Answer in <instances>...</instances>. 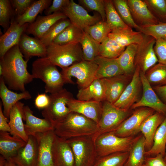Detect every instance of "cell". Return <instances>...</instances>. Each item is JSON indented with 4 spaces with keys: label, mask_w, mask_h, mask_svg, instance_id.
<instances>
[{
    "label": "cell",
    "mask_w": 166,
    "mask_h": 166,
    "mask_svg": "<svg viewBox=\"0 0 166 166\" xmlns=\"http://www.w3.org/2000/svg\"><path fill=\"white\" fill-rule=\"evenodd\" d=\"M97 68L98 65L94 61L83 60L62 69L61 73L65 83H73L72 78L74 77L81 89L88 86L95 79Z\"/></svg>",
    "instance_id": "cell-8"
},
{
    "label": "cell",
    "mask_w": 166,
    "mask_h": 166,
    "mask_svg": "<svg viewBox=\"0 0 166 166\" xmlns=\"http://www.w3.org/2000/svg\"><path fill=\"white\" fill-rule=\"evenodd\" d=\"M50 102L49 96L45 93L38 94L35 99L34 104L39 109H44L49 106Z\"/></svg>",
    "instance_id": "cell-52"
},
{
    "label": "cell",
    "mask_w": 166,
    "mask_h": 166,
    "mask_svg": "<svg viewBox=\"0 0 166 166\" xmlns=\"http://www.w3.org/2000/svg\"><path fill=\"white\" fill-rule=\"evenodd\" d=\"M0 166H19L11 160L6 159L3 163L0 165Z\"/></svg>",
    "instance_id": "cell-56"
},
{
    "label": "cell",
    "mask_w": 166,
    "mask_h": 166,
    "mask_svg": "<svg viewBox=\"0 0 166 166\" xmlns=\"http://www.w3.org/2000/svg\"><path fill=\"white\" fill-rule=\"evenodd\" d=\"M153 88L160 100L166 104V85L155 86Z\"/></svg>",
    "instance_id": "cell-55"
},
{
    "label": "cell",
    "mask_w": 166,
    "mask_h": 166,
    "mask_svg": "<svg viewBox=\"0 0 166 166\" xmlns=\"http://www.w3.org/2000/svg\"><path fill=\"white\" fill-rule=\"evenodd\" d=\"M70 21L71 24L84 31L87 27L102 20L100 16L91 15L82 6L70 0L61 11Z\"/></svg>",
    "instance_id": "cell-10"
},
{
    "label": "cell",
    "mask_w": 166,
    "mask_h": 166,
    "mask_svg": "<svg viewBox=\"0 0 166 166\" xmlns=\"http://www.w3.org/2000/svg\"><path fill=\"white\" fill-rule=\"evenodd\" d=\"M166 115L156 112L148 117L143 121L139 129L145 138V149L148 151L152 147L156 132L163 121Z\"/></svg>",
    "instance_id": "cell-28"
},
{
    "label": "cell",
    "mask_w": 166,
    "mask_h": 166,
    "mask_svg": "<svg viewBox=\"0 0 166 166\" xmlns=\"http://www.w3.org/2000/svg\"><path fill=\"white\" fill-rule=\"evenodd\" d=\"M58 137L64 140L93 135L97 132V124L80 113L70 112L53 126Z\"/></svg>",
    "instance_id": "cell-2"
},
{
    "label": "cell",
    "mask_w": 166,
    "mask_h": 166,
    "mask_svg": "<svg viewBox=\"0 0 166 166\" xmlns=\"http://www.w3.org/2000/svg\"><path fill=\"white\" fill-rule=\"evenodd\" d=\"M144 34L139 31H134L130 27L112 30L108 36L114 39L121 46L126 47L132 44H140L142 41Z\"/></svg>",
    "instance_id": "cell-31"
},
{
    "label": "cell",
    "mask_w": 166,
    "mask_h": 166,
    "mask_svg": "<svg viewBox=\"0 0 166 166\" xmlns=\"http://www.w3.org/2000/svg\"><path fill=\"white\" fill-rule=\"evenodd\" d=\"M0 97L3 106L4 114L9 119L11 110L15 104L22 99H30L32 97L30 93L26 90L19 93L11 91L7 87L2 78L0 77Z\"/></svg>",
    "instance_id": "cell-23"
},
{
    "label": "cell",
    "mask_w": 166,
    "mask_h": 166,
    "mask_svg": "<svg viewBox=\"0 0 166 166\" xmlns=\"http://www.w3.org/2000/svg\"><path fill=\"white\" fill-rule=\"evenodd\" d=\"M141 86L140 71L138 68L136 67L130 82L119 98L113 104L119 108L129 110L139 100Z\"/></svg>",
    "instance_id": "cell-14"
},
{
    "label": "cell",
    "mask_w": 166,
    "mask_h": 166,
    "mask_svg": "<svg viewBox=\"0 0 166 166\" xmlns=\"http://www.w3.org/2000/svg\"><path fill=\"white\" fill-rule=\"evenodd\" d=\"M80 43L84 60L93 61L96 57L99 56L100 43L95 41L85 31Z\"/></svg>",
    "instance_id": "cell-37"
},
{
    "label": "cell",
    "mask_w": 166,
    "mask_h": 166,
    "mask_svg": "<svg viewBox=\"0 0 166 166\" xmlns=\"http://www.w3.org/2000/svg\"><path fill=\"white\" fill-rule=\"evenodd\" d=\"M106 22L112 30L130 27L122 20L113 5L112 0H105Z\"/></svg>",
    "instance_id": "cell-39"
},
{
    "label": "cell",
    "mask_w": 166,
    "mask_h": 166,
    "mask_svg": "<svg viewBox=\"0 0 166 166\" xmlns=\"http://www.w3.org/2000/svg\"><path fill=\"white\" fill-rule=\"evenodd\" d=\"M164 156L158 154L154 157L145 158L144 163L149 166H166V162Z\"/></svg>",
    "instance_id": "cell-53"
},
{
    "label": "cell",
    "mask_w": 166,
    "mask_h": 166,
    "mask_svg": "<svg viewBox=\"0 0 166 166\" xmlns=\"http://www.w3.org/2000/svg\"><path fill=\"white\" fill-rule=\"evenodd\" d=\"M114 7L119 15L128 26L138 31L139 26L134 22L126 0H112Z\"/></svg>",
    "instance_id": "cell-44"
},
{
    "label": "cell",
    "mask_w": 166,
    "mask_h": 166,
    "mask_svg": "<svg viewBox=\"0 0 166 166\" xmlns=\"http://www.w3.org/2000/svg\"><path fill=\"white\" fill-rule=\"evenodd\" d=\"M166 116L156 132L152 148L146 151L145 155L156 156L160 154L164 157L166 154Z\"/></svg>",
    "instance_id": "cell-35"
},
{
    "label": "cell",
    "mask_w": 166,
    "mask_h": 166,
    "mask_svg": "<svg viewBox=\"0 0 166 166\" xmlns=\"http://www.w3.org/2000/svg\"><path fill=\"white\" fill-rule=\"evenodd\" d=\"M112 29L106 21L102 20L86 28L84 31L95 41L101 43L107 37Z\"/></svg>",
    "instance_id": "cell-43"
},
{
    "label": "cell",
    "mask_w": 166,
    "mask_h": 166,
    "mask_svg": "<svg viewBox=\"0 0 166 166\" xmlns=\"http://www.w3.org/2000/svg\"><path fill=\"white\" fill-rule=\"evenodd\" d=\"M84 31L71 24L55 38L53 43L59 45L80 43Z\"/></svg>",
    "instance_id": "cell-36"
},
{
    "label": "cell",
    "mask_w": 166,
    "mask_h": 166,
    "mask_svg": "<svg viewBox=\"0 0 166 166\" xmlns=\"http://www.w3.org/2000/svg\"><path fill=\"white\" fill-rule=\"evenodd\" d=\"M129 154V152H120L99 157L93 166H123Z\"/></svg>",
    "instance_id": "cell-41"
},
{
    "label": "cell",
    "mask_w": 166,
    "mask_h": 166,
    "mask_svg": "<svg viewBox=\"0 0 166 166\" xmlns=\"http://www.w3.org/2000/svg\"><path fill=\"white\" fill-rule=\"evenodd\" d=\"M29 25L26 23L21 26L15 20L11 21L9 28L0 37V58L11 48L18 45L22 35Z\"/></svg>",
    "instance_id": "cell-21"
},
{
    "label": "cell",
    "mask_w": 166,
    "mask_h": 166,
    "mask_svg": "<svg viewBox=\"0 0 166 166\" xmlns=\"http://www.w3.org/2000/svg\"><path fill=\"white\" fill-rule=\"evenodd\" d=\"M71 24L67 18L61 19L54 24L40 39L46 47L52 44L55 38Z\"/></svg>",
    "instance_id": "cell-42"
},
{
    "label": "cell",
    "mask_w": 166,
    "mask_h": 166,
    "mask_svg": "<svg viewBox=\"0 0 166 166\" xmlns=\"http://www.w3.org/2000/svg\"><path fill=\"white\" fill-rule=\"evenodd\" d=\"M2 103H0V131L10 133L11 129L9 124L8 119L4 114Z\"/></svg>",
    "instance_id": "cell-54"
},
{
    "label": "cell",
    "mask_w": 166,
    "mask_h": 166,
    "mask_svg": "<svg viewBox=\"0 0 166 166\" xmlns=\"http://www.w3.org/2000/svg\"><path fill=\"white\" fill-rule=\"evenodd\" d=\"M156 39L152 37L144 34L142 42L137 45L135 59V67L144 73L158 63L154 47Z\"/></svg>",
    "instance_id": "cell-11"
},
{
    "label": "cell",
    "mask_w": 166,
    "mask_h": 166,
    "mask_svg": "<svg viewBox=\"0 0 166 166\" xmlns=\"http://www.w3.org/2000/svg\"><path fill=\"white\" fill-rule=\"evenodd\" d=\"M132 18L139 26L157 24L160 22L143 0H127Z\"/></svg>",
    "instance_id": "cell-18"
},
{
    "label": "cell",
    "mask_w": 166,
    "mask_h": 166,
    "mask_svg": "<svg viewBox=\"0 0 166 166\" xmlns=\"http://www.w3.org/2000/svg\"><path fill=\"white\" fill-rule=\"evenodd\" d=\"M26 143L21 138L9 132L0 131V155L7 160L14 156Z\"/></svg>",
    "instance_id": "cell-27"
},
{
    "label": "cell",
    "mask_w": 166,
    "mask_h": 166,
    "mask_svg": "<svg viewBox=\"0 0 166 166\" xmlns=\"http://www.w3.org/2000/svg\"><path fill=\"white\" fill-rule=\"evenodd\" d=\"M138 31L150 36L156 40L166 37V22H159L154 25L140 26Z\"/></svg>",
    "instance_id": "cell-46"
},
{
    "label": "cell",
    "mask_w": 166,
    "mask_h": 166,
    "mask_svg": "<svg viewBox=\"0 0 166 166\" xmlns=\"http://www.w3.org/2000/svg\"><path fill=\"white\" fill-rule=\"evenodd\" d=\"M13 12L10 1L0 0V25L6 30L10 25V19Z\"/></svg>",
    "instance_id": "cell-47"
},
{
    "label": "cell",
    "mask_w": 166,
    "mask_h": 166,
    "mask_svg": "<svg viewBox=\"0 0 166 166\" xmlns=\"http://www.w3.org/2000/svg\"><path fill=\"white\" fill-rule=\"evenodd\" d=\"M68 106L70 112L81 114L97 124L100 121L102 111V102L81 101L73 98L68 103Z\"/></svg>",
    "instance_id": "cell-17"
},
{
    "label": "cell",
    "mask_w": 166,
    "mask_h": 166,
    "mask_svg": "<svg viewBox=\"0 0 166 166\" xmlns=\"http://www.w3.org/2000/svg\"><path fill=\"white\" fill-rule=\"evenodd\" d=\"M23 57L18 45H16L0 58V76L10 89L25 91V85L34 79L27 69L28 60Z\"/></svg>",
    "instance_id": "cell-1"
},
{
    "label": "cell",
    "mask_w": 166,
    "mask_h": 166,
    "mask_svg": "<svg viewBox=\"0 0 166 166\" xmlns=\"http://www.w3.org/2000/svg\"><path fill=\"white\" fill-rule=\"evenodd\" d=\"M140 72V77L143 89L142 97L131 107L132 109L140 107H147L156 112L166 115V104L160 99L152 88L145 76Z\"/></svg>",
    "instance_id": "cell-13"
},
{
    "label": "cell",
    "mask_w": 166,
    "mask_h": 166,
    "mask_svg": "<svg viewBox=\"0 0 166 166\" xmlns=\"http://www.w3.org/2000/svg\"><path fill=\"white\" fill-rule=\"evenodd\" d=\"M145 140L144 136L140 135L129 151L127 161L123 166H141L145 160Z\"/></svg>",
    "instance_id": "cell-33"
},
{
    "label": "cell",
    "mask_w": 166,
    "mask_h": 166,
    "mask_svg": "<svg viewBox=\"0 0 166 166\" xmlns=\"http://www.w3.org/2000/svg\"><path fill=\"white\" fill-rule=\"evenodd\" d=\"M98 65L95 78L103 79L124 74L117 58L98 56L93 61Z\"/></svg>",
    "instance_id": "cell-29"
},
{
    "label": "cell",
    "mask_w": 166,
    "mask_h": 166,
    "mask_svg": "<svg viewBox=\"0 0 166 166\" xmlns=\"http://www.w3.org/2000/svg\"><path fill=\"white\" fill-rule=\"evenodd\" d=\"M164 160L166 162V154L164 156Z\"/></svg>",
    "instance_id": "cell-58"
},
{
    "label": "cell",
    "mask_w": 166,
    "mask_h": 166,
    "mask_svg": "<svg viewBox=\"0 0 166 166\" xmlns=\"http://www.w3.org/2000/svg\"><path fill=\"white\" fill-rule=\"evenodd\" d=\"M18 45L26 60L34 56L46 57L47 47L40 39L30 37L25 33L22 35Z\"/></svg>",
    "instance_id": "cell-24"
},
{
    "label": "cell",
    "mask_w": 166,
    "mask_h": 166,
    "mask_svg": "<svg viewBox=\"0 0 166 166\" xmlns=\"http://www.w3.org/2000/svg\"><path fill=\"white\" fill-rule=\"evenodd\" d=\"M137 47L136 44L128 45L120 56L117 58L118 62L124 74L132 75L135 71V59Z\"/></svg>",
    "instance_id": "cell-34"
},
{
    "label": "cell",
    "mask_w": 166,
    "mask_h": 166,
    "mask_svg": "<svg viewBox=\"0 0 166 166\" xmlns=\"http://www.w3.org/2000/svg\"><path fill=\"white\" fill-rule=\"evenodd\" d=\"M66 18L67 17L61 12L39 16L34 22L29 24L26 31L40 39L54 24L61 19Z\"/></svg>",
    "instance_id": "cell-22"
},
{
    "label": "cell",
    "mask_w": 166,
    "mask_h": 166,
    "mask_svg": "<svg viewBox=\"0 0 166 166\" xmlns=\"http://www.w3.org/2000/svg\"><path fill=\"white\" fill-rule=\"evenodd\" d=\"M73 152L75 166H93L97 158L95 141L92 136L66 140Z\"/></svg>",
    "instance_id": "cell-6"
},
{
    "label": "cell",
    "mask_w": 166,
    "mask_h": 166,
    "mask_svg": "<svg viewBox=\"0 0 166 166\" xmlns=\"http://www.w3.org/2000/svg\"><path fill=\"white\" fill-rule=\"evenodd\" d=\"M132 78L131 75L123 74L103 79L106 101L114 104L121 96Z\"/></svg>",
    "instance_id": "cell-20"
},
{
    "label": "cell",
    "mask_w": 166,
    "mask_h": 166,
    "mask_svg": "<svg viewBox=\"0 0 166 166\" xmlns=\"http://www.w3.org/2000/svg\"><path fill=\"white\" fill-rule=\"evenodd\" d=\"M78 2L88 9L97 12L100 14L102 20L106 21L105 0H79Z\"/></svg>",
    "instance_id": "cell-48"
},
{
    "label": "cell",
    "mask_w": 166,
    "mask_h": 166,
    "mask_svg": "<svg viewBox=\"0 0 166 166\" xmlns=\"http://www.w3.org/2000/svg\"><path fill=\"white\" fill-rule=\"evenodd\" d=\"M49 96V105L43 110L42 114L44 118L49 121L53 127L70 112L68 104L73 98L72 93L64 88Z\"/></svg>",
    "instance_id": "cell-9"
},
{
    "label": "cell",
    "mask_w": 166,
    "mask_h": 166,
    "mask_svg": "<svg viewBox=\"0 0 166 166\" xmlns=\"http://www.w3.org/2000/svg\"><path fill=\"white\" fill-rule=\"evenodd\" d=\"M53 166H75L72 149L65 140L55 137L52 148Z\"/></svg>",
    "instance_id": "cell-15"
},
{
    "label": "cell",
    "mask_w": 166,
    "mask_h": 166,
    "mask_svg": "<svg viewBox=\"0 0 166 166\" xmlns=\"http://www.w3.org/2000/svg\"><path fill=\"white\" fill-rule=\"evenodd\" d=\"M154 49L158 63L166 65V37L156 40Z\"/></svg>",
    "instance_id": "cell-49"
},
{
    "label": "cell",
    "mask_w": 166,
    "mask_h": 166,
    "mask_svg": "<svg viewBox=\"0 0 166 166\" xmlns=\"http://www.w3.org/2000/svg\"><path fill=\"white\" fill-rule=\"evenodd\" d=\"M38 158L37 139L34 136H30L25 146L19 150L10 160L19 166H37Z\"/></svg>",
    "instance_id": "cell-19"
},
{
    "label": "cell",
    "mask_w": 166,
    "mask_h": 166,
    "mask_svg": "<svg viewBox=\"0 0 166 166\" xmlns=\"http://www.w3.org/2000/svg\"><path fill=\"white\" fill-rule=\"evenodd\" d=\"M17 17L22 15L34 1L32 0H10Z\"/></svg>",
    "instance_id": "cell-50"
},
{
    "label": "cell",
    "mask_w": 166,
    "mask_h": 166,
    "mask_svg": "<svg viewBox=\"0 0 166 166\" xmlns=\"http://www.w3.org/2000/svg\"><path fill=\"white\" fill-rule=\"evenodd\" d=\"M24 104L19 101L12 109L10 114L9 124L11 129L10 134L21 138L26 142L28 139L23 120L25 121Z\"/></svg>",
    "instance_id": "cell-26"
},
{
    "label": "cell",
    "mask_w": 166,
    "mask_h": 166,
    "mask_svg": "<svg viewBox=\"0 0 166 166\" xmlns=\"http://www.w3.org/2000/svg\"><path fill=\"white\" fill-rule=\"evenodd\" d=\"M102 105L97 132L92 136L94 141L99 136L114 131L127 118L129 113V110L118 108L107 101L102 102Z\"/></svg>",
    "instance_id": "cell-7"
},
{
    "label": "cell",
    "mask_w": 166,
    "mask_h": 166,
    "mask_svg": "<svg viewBox=\"0 0 166 166\" xmlns=\"http://www.w3.org/2000/svg\"><path fill=\"white\" fill-rule=\"evenodd\" d=\"M125 48L121 46L114 39L108 36L100 43L99 56L108 58H117Z\"/></svg>",
    "instance_id": "cell-38"
},
{
    "label": "cell",
    "mask_w": 166,
    "mask_h": 166,
    "mask_svg": "<svg viewBox=\"0 0 166 166\" xmlns=\"http://www.w3.org/2000/svg\"><path fill=\"white\" fill-rule=\"evenodd\" d=\"M139 136L121 137L112 132L99 136L94 140L97 158L114 153L129 152Z\"/></svg>",
    "instance_id": "cell-5"
},
{
    "label": "cell",
    "mask_w": 166,
    "mask_h": 166,
    "mask_svg": "<svg viewBox=\"0 0 166 166\" xmlns=\"http://www.w3.org/2000/svg\"><path fill=\"white\" fill-rule=\"evenodd\" d=\"M34 78L41 80L45 84V93L53 94L63 89L65 84L63 75L47 57L35 60L32 65Z\"/></svg>",
    "instance_id": "cell-3"
},
{
    "label": "cell",
    "mask_w": 166,
    "mask_h": 166,
    "mask_svg": "<svg viewBox=\"0 0 166 166\" xmlns=\"http://www.w3.org/2000/svg\"><path fill=\"white\" fill-rule=\"evenodd\" d=\"M24 110L26 123L24 128L27 135L35 136L37 133H43L53 130L52 124L47 119L37 117L29 107L24 106Z\"/></svg>",
    "instance_id": "cell-25"
},
{
    "label": "cell",
    "mask_w": 166,
    "mask_h": 166,
    "mask_svg": "<svg viewBox=\"0 0 166 166\" xmlns=\"http://www.w3.org/2000/svg\"><path fill=\"white\" fill-rule=\"evenodd\" d=\"M77 99L102 102L106 101L102 79L95 78L87 87L79 89L77 95Z\"/></svg>",
    "instance_id": "cell-30"
},
{
    "label": "cell",
    "mask_w": 166,
    "mask_h": 166,
    "mask_svg": "<svg viewBox=\"0 0 166 166\" xmlns=\"http://www.w3.org/2000/svg\"><path fill=\"white\" fill-rule=\"evenodd\" d=\"M141 166H149L147 164L144 163Z\"/></svg>",
    "instance_id": "cell-57"
},
{
    "label": "cell",
    "mask_w": 166,
    "mask_h": 166,
    "mask_svg": "<svg viewBox=\"0 0 166 166\" xmlns=\"http://www.w3.org/2000/svg\"><path fill=\"white\" fill-rule=\"evenodd\" d=\"M52 2L51 0L34 1L22 15L16 17L15 21L21 26L33 23L36 20L38 14L49 6Z\"/></svg>",
    "instance_id": "cell-32"
},
{
    "label": "cell",
    "mask_w": 166,
    "mask_h": 166,
    "mask_svg": "<svg viewBox=\"0 0 166 166\" xmlns=\"http://www.w3.org/2000/svg\"><path fill=\"white\" fill-rule=\"evenodd\" d=\"M69 0H53L52 4L45 10V13L46 15L53 13L61 12L63 8L69 2Z\"/></svg>",
    "instance_id": "cell-51"
},
{
    "label": "cell",
    "mask_w": 166,
    "mask_h": 166,
    "mask_svg": "<svg viewBox=\"0 0 166 166\" xmlns=\"http://www.w3.org/2000/svg\"><path fill=\"white\" fill-rule=\"evenodd\" d=\"M147 80L151 85L155 86L166 85V65L158 63L145 73Z\"/></svg>",
    "instance_id": "cell-40"
},
{
    "label": "cell",
    "mask_w": 166,
    "mask_h": 166,
    "mask_svg": "<svg viewBox=\"0 0 166 166\" xmlns=\"http://www.w3.org/2000/svg\"><path fill=\"white\" fill-rule=\"evenodd\" d=\"M55 135L53 130L35 135L38 147L37 166H53L52 148Z\"/></svg>",
    "instance_id": "cell-16"
},
{
    "label": "cell",
    "mask_w": 166,
    "mask_h": 166,
    "mask_svg": "<svg viewBox=\"0 0 166 166\" xmlns=\"http://www.w3.org/2000/svg\"><path fill=\"white\" fill-rule=\"evenodd\" d=\"M160 22H166V0H144Z\"/></svg>",
    "instance_id": "cell-45"
},
{
    "label": "cell",
    "mask_w": 166,
    "mask_h": 166,
    "mask_svg": "<svg viewBox=\"0 0 166 166\" xmlns=\"http://www.w3.org/2000/svg\"><path fill=\"white\" fill-rule=\"evenodd\" d=\"M138 108L112 132L115 135L121 137L134 136L140 132V128L143 121L148 117L154 113L155 111L147 107Z\"/></svg>",
    "instance_id": "cell-12"
},
{
    "label": "cell",
    "mask_w": 166,
    "mask_h": 166,
    "mask_svg": "<svg viewBox=\"0 0 166 166\" xmlns=\"http://www.w3.org/2000/svg\"><path fill=\"white\" fill-rule=\"evenodd\" d=\"M46 57L62 69L84 60L80 43L59 45L52 43L47 47Z\"/></svg>",
    "instance_id": "cell-4"
}]
</instances>
